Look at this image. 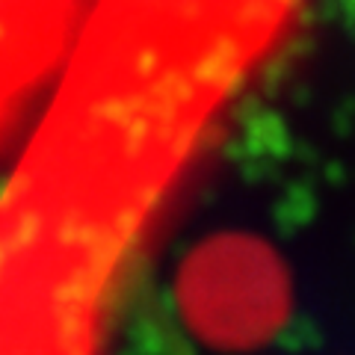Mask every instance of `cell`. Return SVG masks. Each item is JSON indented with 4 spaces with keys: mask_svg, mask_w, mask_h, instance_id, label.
Returning <instances> with one entry per match:
<instances>
[{
    "mask_svg": "<svg viewBox=\"0 0 355 355\" xmlns=\"http://www.w3.org/2000/svg\"><path fill=\"white\" fill-rule=\"evenodd\" d=\"M178 305L210 347L252 349L275 335L284 320V266L254 237H214L187 258L178 275Z\"/></svg>",
    "mask_w": 355,
    "mask_h": 355,
    "instance_id": "6da1fadb",
    "label": "cell"
},
{
    "mask_svg": "<svg viewBox=\"0 0 355 355\" xmlns=\"http://www.w3.org/2000/svg\"><path fill=\"white\" fill-rule=\"evenodd\" d=\"M113 6H116V9H121V3H119V0H116V3H113ZM121 12H128V15H133V18H142V15H137V12H130V9H128V6H125V9H121ZM163 27H166V24H163ZM205 33H207V30H205ZM187 36H190V33H187ZM190 42H193V39H190ZM198 42H202V39H198ZM207 42H210V39H207ZM219 42H222V39H219ZM222 44H225V48H231V44H228V42H222ZM231 51H234V48H231ZM237 53H240V57H246V53H243V51H237Z\"/></svg>",
    "mask_w": 355,
    "mask_h": 355,
    "instance_id": "7a4b0ae2",
    "label": "cell"
}]
</instances>
